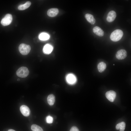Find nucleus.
Here are the masks:
<instances>
[{
	"instance_id": "obj_1",
	"label": "nucleus",
	"mask_w": 131,
	"mask_h": 131,
	"mask_svg": "<svg viewBox=\"0 0 131 131\" xmlns=\"http://www.w3.org/2000/svg\"><path fill=\"white\" fill-rule=\"evenodd\" d=\"M123 35V31L121 30L117 29L114 30L111 33L110 38L113 41H117L121 39Z\"/></svg>"
},
{
	"instance_id": "obj_2",
	"label": "nucleus",
	"mask_w": 131,
	"mask_h": 131,
	"mask_svg": "<svg viewBox=\"0 0 131 131\" xmlns=\"http://www.w3.org/2000/svg\"><path fill=\"white\" fill-rule=\"evenodd\" d=\"M29 73V70L27 67L22 66L17 70L16 74L19 77L25 78L28 75Z\"/></svg>"
},
{
	"instance_id": "obj_3",
	"label": "nucleus",
	"mask_w": 131,
	"mask_h": 131,
	"mask_svg": "<svg viewBox=\"0 0 131 131\" xmlns=\"http://www.w3.org/2000/svg\"><path fill=\"white\" fill-rule=\"evenodd\" d=\"M20 53L23 55H26L30 52L31 48L30 46L24 43L20 45L18 47Z\"/></svg>"
},
{
	"instance_id": "obj_4",
	"label": "nucleus",
	"mask_w": 131,
	"mask_h": 131,
	"mask_svg": "<svg viewBox=\"0 0 131 131\" xmlns=\"http://www.w3.org/2000/svg\"><path fill=\"white\" fill-rule=\"evenodd\" d=\"M12 20V17L10 14H7L2 19L1 23L3 26H6L10 25Z\"/></svg>"
},
{
	"instance_id": "obj_5",
	"label": "nucleus",
	"mask_w": 131,
	"mask_h": 131,
	"mask_svg": "<svg viewBox=\"0 0 131 131\" xmlns=\"http://www.w3.org/2000/svg\"><path fill=\"white\" fill-rule=\"evenodd\" d=\"M66 80L69 84L73 85L75 84L77 81V78L75 76L72 74H69L66 77Z\"/></svg>"
},
{
	"instance_id": "obj_6",
	"label": "nucleus",
	"mask_w": 131,
	"mask_h": 131,
	"mask_svg": "<svg viewBox=\"0 0 131 131\" xmlns=\"http://www.w3.org/2000/svg\"><path fill=\"white\" fill-rule=\"evenodd\" d=\"M127 56V52L124 49H121L118 50L117 52L116 57L119 60H122L125 58Z\"/></svg>"
},
{
	"instance_id": "obj_7",
	"label": "nucleus",
	"mask_w": 131,
	"mask_h": 131,
	"mask_svg": "<svg viewBox=\"0 0 131 131\" xmlns=\"http://www.w3.org/2000/svg\"><path fill=\"white\" fill-rule=\"evenodd\" d=\"M107 98L111 102H113L116 96V93L113 90H110L107 91L105 94Z\"/></svg>"
},
{
	"instance_id": "obj_8",
	"label": "nucleus",
	"mask_w": 131,
	"mask_h": 131,
	"mask_svg": "<svg viewBox=\"0 0 131 131\" xmlns=\"http://www.w3.org/2000/svg\"><path fill=\"white\" fill-rule=\"evenodd\" d=\"M20 111L22 115L25 116H29L30 113V111L29 107L25 105H22L20 107Z\"/></svg>"
},
{
	"instance_id": "obj_9",
	"label": "nucleus",
	"mask_w": 131,
	"mask_h": 131,
	"mask_svg": "<svg viewBox=\"0 0 131 131\" xmlns=\"http://www.w3.org/2000/svg\"><path fill=\"white\" fill-rule=\"evenodd\" d=\"M116 12L114 10L110 11L108 13L106 17V20L109 22L113 21L115 19L116 17Z\"/></svg>"
},
{
	"instance_id": "obj_10",
	"label": "nucleus",
	"mask_w": 131,
	"mask_h": 131,
	"mask_svg": "<svg viewBox=\"0 0 131 131\" xmlns=\"http://www.w3.org/2000/svg\"><path fill=\"white\" fill-rule=\"evenodd\" d=\"M93 32L99 36H102L104 34L103 30L100 27L98 26L94 27L93 29Z\"/></svg>"
},
{
	"instance_id": "obj_11",
	"label": "nucleus",
	"mask_w": 131,
	"mask_h": 131,
	"mask_svg": "<svg viewBox=\"0 0 131 131\" xmlns=\"http://www.w3.org/2000/svg\"><path fill=\"white\" fill-rule=\"evenodd\" d=\"M59 12L58 9L57 8H51L48 10L47 14L50 17H54L57 15Z\"/></svg>"
},
{
	"instance_id": "obj_12",
	"label": "nucleus",
	"mask_w": 131,
	"mask_h": 131,
	"mask_svg": "<svg viewBox=\"0 0 131 131\" xmlns=\"http://www.w3.org/2000/svg\"><path fill=\"white\" fill-rule=\"evenodd\" d=\"M53 49V47L50 45L47 44L44 47L43 51V53L46 54H50Z\"/></svg>"
},
{
	"instance_id": "obj_13",
	"label": "nucleus",
	"mask_w": 131,
	"mask_h": 131,
	"mask_svg": "<svg viewBox=\"0 0 131 131\" xmlns=\"http://www.w3.org/2000/svg\"><path fill=\"white\" fill-rule=\"evenodd\" d=\"M87 21L92 25L94 24L96 22V20L93 15L90 14H86L85 16Z\"/></svg>"
},
{
	"instance_id": "obj_14",
	"label": "nucleus",
	"mask_w": 131,
	"mask_h": 131,
	"mask_svg": "<svg viewBox=\"0 0 131 131\" xmlns=\"http://www.w3.org/2000/svg\"><path fill=\"white\" fill-rule=\"evenodd\" d=\"M47 100L48 104L50 105L51 106L53 105L55 102V96L53 94H50L47 97Z\"/></svg>"
},
{
	"instance_id": "obj_15",
	"label": "nucleus",
	"mask_w": 131,
	"mask_h": 131,
	"mask_svg": "<svg viewBox=\"0 0 131 131\" xmlns=\"http://www.w3.org/2000/svg\"><path fill=\"white\" fill-rule=\"evenodd\" d=\"M106 66V64L105 63L103 62H100L97 66L98 71L100 73L103 72L105 70Z\"/></svg>"
},
{
	"instance_id": "obj_16",
	"label": "nucleus",
	"mask_w": 131,
	"mask_h": 131,
	"mask_svg": "<svg viewBox=\"0 0 131 131\" xmlns=\"http://www.w3.org/2000/svg\"><path fill=\"white\" fill-rule=\"evenodd\" d=\"M125 123L123 122L117 124L115 128L117 130L119 129L120 131H124L125 128Z\"/></svg>"
},
{
	"instance_id": "obj_17",
	"label": "nucleus",
	"mask_w": 131,
	"mask_h": 131,
	"mask_svg": "<svg viewBox=\"0 0 131 131\" xmlns=\"http://www.w3.org/2000/svg\"><path fill=\"white\" fill-rule=\"evenodd\" d=\"M31 3L29 1H28L25 4L20 5L18 7V9L19 10H25L29 8L31 5Z\"/></svg>"
},
{
	"instance_id": "obj_18",
	"label": "nucleus",
	"mask_w": 131,
	"mask_h": 131,
	"mask_svg": "<svg viewBox=\"0 0 131 131\" xmlns=\"http://www.w3.org/2000/svg\"><path fill=\"white\" fill-rule=\"evenodd\" d=\"M39 38L42 41H45L48 40L49 38V35L47 33H41L39 36Z\"/></svg>"
},
{
	"instance_id": "obj_19",
	"label": "nucleus",
	"mask_w": 131,
	"mask_h": 131,
	"mask_svg": "<svg viewBox=\"0 0 131 131\" xmlns=\"http://www.w3.org/2000/svg\"><path fill=\"white\" fill-rule=\"evenodd\" d=\"M31 129L33 131H43L41 127L35 124H33L32 125Z\"/></svg>"
},
{
	"instance_id": "obj_20",
	"label": "nucleus",
	"mask_w": 131,
	"mask_h": 131,
	"mask_svg": "<svg viewBox=\"0 0 131 131\" xmlns=\"http://www.w3.org/2000/svg\"><path fill=\"white\" fill-rule=\"evenodd\" d=\"M53 121V117L51 116H48L46 118L47 123H52Z\"/></svg>"
},
{
	"instance_id": "obj_21",
	"label": "nucleus",
	"mask_w": 131,
	"mask_h": 131,
	"mask_svg": "<svg viewBox=\"0 0 131 131\" xmlns=\"http://www.w3.org/2000/svg\"><path fill=\"white\" fill-rule=\"evenodd\" d=\"M70 131H79L77 127L73 126L71 128Z\"/></svg>"
},
{
	"instance_id": "obj_22",
	"label": "nucleus",
	"mask_w": 131,
	"mask_h": 131,
	"mask_svg": "<svg viewBox=\"0 0 131 131\" xmlns=\"http://www.w3.org/2000/svg\"><path fill=\"white\" fill-rule=\"evenodd\" d=\"M8 131H16L13 129H10L8 130Z\"/></svg>"
},
{
	"instance_id": "obj_23",
	"label": "nucleus",
	"mask_w": 131,
	"mask_h": 131,
	"mask_svg": "<svg viewBox=\"0 0 131 131\" xmlns=\"http://www.w3.org/2000/svg\"><path fill=\"white\" fill-rule=\"evenodd\" d=\"M17 80L18 81H19L20 80V79H17Z\"/></svg>"
}]
</instances>
